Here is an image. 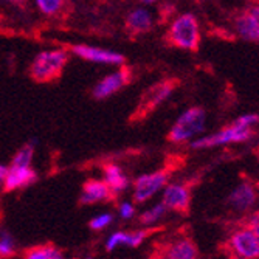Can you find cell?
<instances>
[{
  "mask_svg": "<svg viewBox=\"0 0 259 259\" xmlns=\"http://www.w3.org/2000/svg\"><path fill=\"white\" fill-rule=\"evenodd\" d=\"M67 59L68 56L64 50L40 52L31 64L30 75L37 82H50L62 73Z\"/></svg>",
  "mask_w": 259,
  "mask_h": 259,
  "instance_id": "cell-1",
  "label": "cell"
},
{
  "mask_svg": "<svg viewBox=\"0 0 259 259\" xmlns=\"http://www.w3.org/2000/svg\"><path fill=\"white\" fill-rule=\"evenodd\" d=\"M206 113L202 107H191L180 115V118L174 123L168 138L172 143H185L193 140L205 129Z\"/></svg>",
  "mask_w": 259,
  "mask_h": 259,
  "instance_id": "cell-2",
  "label": "cell"
},
{
  "mask_svg": "<svg viewBox=\"0 0 259 259\" xmlns=\"http://www.w3.org/2000/svg\"><path fill=\"white\" fill-rule=\"evenodd\" d=\"M169 39L174 45L183 50H197L200 42L199 23L190 13L177 17L169 30Z\"/></svg>",
  "mask_w": 259,
  "mask_h": 259,
  "instance_id": "cell-3",
  "label": "cell"
},
{
  "mask_svg": "<svg viewBox=\"0 0 259 259\" xmlns=\"http://www.w3.org/2000/svg\"><path fill=\"white\" fill-rule=\"evenodd\" d=\"M253 135L251 127H244L231 123L228 127L211 134L202 138H197L191 143L193 149H206V148H214V146H222V145H230V143H244V141L250 140Z\"/></svg>",
  "mask_w": 259,
  "mask_h": 259,
  "instance_id": "cell-4",
  "label": "cell"
},
{
  "mask_svg": "<svg viewBox=\"0 0 259 259\" xmlns=\"http://www.w3.org/2000/svg\"><path fill=\"white\" fill-rule=\"evenodd\" d=\"M169 179L168 171H155L152 174L140 176L134 183V199L138 203L149 200L158 190L166 185Z\"/></svg>",
  "mask_w": 259,
  "mask_h": 259,
  "instance_id": "cell-5",
  "label": "cell"
},
{
  "mask_svg": "<svg viewBox=\"0 0 259 259\" xmlns=\"http://www.w3.org/2000/svg\"><path fill=\"white\" fill-rule=\"evenodd\" d=\"M72 52L90 62L97 64H107V65H123L124 56L121 53H116L106 49H98V47H90V45H73Z\"/></svg>",
  "mask_w": 259,
  "mask_h": 259,
  "instance_id": "cell-6",
  "label": "cell"
},
{
  "mask_svg": "<svg viewBox=\"0 0 259 259\" xmlns=\"http://www.w3.org/2000/svg\"><path fill=\"white\" fill-rule=\"evenodd\" d=\"M231 247L234 251H236V254L241 257H245V259L257 257V254H259V233L251 228H245V230L234 233L231 238Z\"/></svg>",
  "mask_w": 259,
  "mask_h": 259,
  "instance_id": "cell-7",
  "label": "cell"
},
{
  "mask_svg": "<svg viewBox=\"0 0 259 259\" xmlns=\"http://www.w3.org/2000/svg\"><path fill=\"white\" fill-rule=\"evenodd\" d=\"M131 81V72L127 68H120L115 73H110L104 79H101L95 89H93V97L97 100H106L120 89H123Z\"/></svg>",
  "mask_w": 259,
  "mask_h": 259,
  "instance_id": "cell-8",
  "label": "cell"
},
{
  "mask_svg": "<svg viewBox=\"0 0 259 259\" xmlns=\"http://www.w3.org/2000/svg\"><path fill=\"white\" fill-rule=\"evenodd\" d=\"M174 85H176L174 81H164V82H158L152 89H149L143 95V98H141L137 115L141 113V116H145L146 113L154 110L160 103L168 100L169 95L172 93V90H174Z\"/></svg>",
  "mask_w": 259,
  "mask_h": 259,
  "instance_id": "cell-9",
  "label": "cell"
},
{
  "mask_svg": "<svg viewBox=\"0 0 259 259\" xmlns=\"http://www.w3.org/2000/svg\"><path fill=\"white\" fill-rule=\"evenodd\" d=\"M37 179L36 172L30 166H10L4 182L5 191H14L20 188L30 186Z\"/></svg>",
  "mask_w": 259,
  "mask_h": 259,
  "instance_id": "cell-10",
  "label": "cell"
},
{
  "mask_svg": "<svg viewBox=\"0 0 259 259\" xmlns=\"http://www.w3.org/2000/svg\"><path fill=\"white\" fill-rule=\"evenodd\" d=\"M238 34L248 42H257L259 39V10L254 7L236 19Z\"/></svg>",
  "mask_w": 259,
  "mask_h": 259,
  "instance_id": "cell-11",
  "label": "cell"
},
{
  "mask_svg": "<svg viewBox=\"0 0 259 259\" xmlns=\"http://www.w3.org/2000/svg\"><path fill=\"white\" fill-rule=\"evenodd\" d=\"M163 205L169 209L185 211L190 206V191L183 185H168L163 193Z\"/></svg>",
  "mask_w": 259,
  "mask_h": 259,
  "instance_id": "cell-12",
  "label": "cell"
},
{
  "mask_svg": "<svg viewBox=\"0 0 259 259\" xmlns=\"http://www.w3.org/2000/svg\"><path fill=\"white\" fill-rule=\"evenodd\" d=\"M254 202H256V191L253 185H250L248 182H244L239 186H236L233 193L228 196V205L238 211L250 209L254 205Z\"/></svg>",
  "mask_w": 259,
  "mask_h": 259,
  "instance_id": "cell-13",
  "label": "cell"
},
{
  "mask_svg": "<svg viewBox=\"0 0 259 259\" xmlns=\"http://www.w3.org/2000/svg\"><path fill=\"white\" fill-rule=\"evenodd\" d=\"M112 197V191L107 186L106 182L100 180H89L82 186V193H81V203L89 205V203H97L103 202Z\"/></svg>",
  "mask_w": 259,
  "mask_h": 259,
  "instance_id": "cell-14",
  "label": "cell"
},
{
  "mask_svg": "<svg viewBox=\"0 0 259 259\" xmlns=\"http://www.w3.org/2000/svg\"><path fill=\"white\" fill-rule=\"evenodd\" d=\"M104 182L107 183L112 193H121L129 186V179L124 176L123 169L113 163H109L104 166Z\"/></svg>",
  "mask_w": 259,
  "mask_h": 259,
  "instance_id": "cell-15",
  "label": "cell"
},
{
  "mask_svg": "<svg viewBox=\"0 0 259 259\" xmlns=\"http://www.w3.org/2000/svg\"><path fill=\"white\" fill-rule=\"evenodd\" d=\"M126 25L134 33H146L152 28V16L145 8H137L127 14Z\"/></svg>",
  "mask_w": 259,
  "mask_h": 259,
  "instance_id": "cell-16",
  "label": "cell"
},
{
  "mask_svg": "<svg viewBox=\"0 0 259 259\" xmlns=\"http://www.w3.org/2000/svg\"><path fill=\"white\" fill-rule=\"evenodd\" d=\"M197 256H199L197 247L188 239L176 242L172 247H169L166 253V257L171 259H196Z\"/></svg>",
  "mask_w": 259,
  "mask_h": 259,
  "instance_id": "cell-17",
  "label": "cell"
},
{
  "mask_svg": "<svg viewBox=\"0 0 259 259\" xmlns=\"http://www.w3.org/2000/svg\"><path fill=\"white\" fill-rule=\"evenodd\" d=\"M25 256L28 259H62L64 253L55 245H40V247L27 250Z\"/></svg>",
  "mask_w": 259,
  "mask_h": 259,
  "instance_id": "cell-18",
  "label": "cell"
},
{
  "mask_svg": "<svg viewBox=\"0 0 259 259\" xmlns=\"http://www.w3.org/2000/svg\"><path fill=\"white\" fill-rule=\"evenodd\" d=\"M33 154H34V143L22 146L16 152V155L11 161V166H30L31 160H33Z\"/></svg>",
  "mask_w": 259,
  "mask_h": 259,
  "instance_id": "cell-19",
  "label": "cell"
},
{
  "mask_svg": "<svg viewBox=\"0 0 259 259\" xmlns=\"http://www.w3.org/2000/svg\"><path fill=\"white\" fill-rule=\"evenodd\" d=\"M65 0H36V5L45 16H55L64 8Z\"/></svg>",
  "mask_w": 259,
  "mask_h": 259,
  "instance_id": "cell-20",
  "label": "cell"
},
{
  "mask_svg": "<svg viewBox=\"0 0 259 259\" xmlns=\"http://www.w3.org/2000/svg\"><path fill=\"white\" fill-rule=\"evenodd\" d=\"M166 206H164L163 203H158L155 206H152L151 209L145 211L143 216H141V224L143 225H152L155 224L160 218H163V214L166 213Z\"/></svg>",
  "mask_w": 259,
  "mask_h": 259,
  "instance_id": "cell-21",
  "label": "cell"
},
{
  "mask_svg": "<svg viewBox=\"0 0 259 259\" xmlns=\"http://www.w3.org/2000/svg\"><path fill=\"white\" fill-rule=\"evenodd\" d=\"M14 253V239L10 233H0V256H10Z\"/></svg>",
  "mask_w": 259,
  "mask_h": 259,
  "instance_id": "cell-22",
  "label": "cell"
},
{
  "mask_svg": "<svg viewBox=\"0 0 259 259\" xmlns=\"http://www.w3.org/2000/svg\"><path fill=\"white\" fill-rule=\"evenodd\" d=\"M120 245H127V233H123V231L113 233L106 242V250L112 251V250H115L116 247H120Z\"/></svg>",
  "mask_w": 259,
  "mask_h": 259,
  "instance_id": "cell-23",
  "label": "cell"
},
{
  "mask_svg": "<svg viewBox=\"0 0 259 259\" xmlns=\"http://www.w3.org/2000/svg\"><path fill=\"white\" fill-rule=\"evenodd\" d=\"M112 221H113L112 214L106 213V214H101V216H98V218H95V219H92L89 225H90L92 230H103V228H106L107 225H110Z\"/></svg>",
  "mask_w": 259,
  "mask_h": 259,
  "instance_id": "cell-24",
  "label": "cell"
},
{
  "mask_svg": "<svg viewBox=\"0 0 259 259\" xmlns=\"http://www.w3.org/2000/svg\"><path fill=\"white\" fill-rule=\"evenodd\" d=\"M148 236V231L146 230H141V231H135V233H127V245L135 248L138 247L141 242L145 241V238Z\"/></svg>",
  "mask_w": 259,
  "mask_h": 259,
  "instance_id": "cell-25",
  "label": "cell"
},
{
  "mask_svg": "<svg viewBox=\"0 0 259 259\" xmlns=\"http://www.w3.org/2000/svg\"><path fill=\"white\" fill-rule=\"evenodd\" d=\"M233 123L238 124V126H244V127H253L257 124V115L256 113H247V115L239 116V118L234 120Z\"/></svg>",
  "mask_w": 259,
  "mask_h": 259,
  "instance_id": "cell-26",
  "label": "cell"
},
{
  "mask_svg": "<svg viewBox=\"0 0 259 259\" xmlns=\"http://www.w3.org/2000/svg\"><path fill=\"white\" fill-rule=\"evenodd\" d=\"M134 214H135V208H134V205H131L129 202H124V203L120 206V216H121L123 219H131V218H134Z\"/></svg>",
  "mask_w": 259,
  "mask_h": 259,
  "instance_id": "cell-27",
  "label": "cell"
},
{
  "mask_svg": "<svg viewBox=\"0 0 259 259\" xmlns=\"http://www.w3.org/2000/svg\"><path fill=\"white\" fill-rule=\"evenodd\" d=\"M7 171H8V168L5 166V164H0V186H2V185H4V182H5Z\"/></svg>",
  "mask_w": 259,
  "mask_h": 259,
  "instance_id": "cell-28",
  "label": "cell"
},
{
  "mask_svg": "<svg viewBox=\"0 0 259 259\" xmlns=\"http://www.w3.org/2000/svg\"><path fill=\"white\" fill-rule=\"evenodd\" d=\"M157 0H141V4H145V5H151V4H155Z\"/></svg>",
  "mask_w": 259,
  "mask_h": 259,
  "instance_id": "cell-29",
  "label": "cell"
},
{
  "mask_svg": "<svg viewBox=\"0 0 259 259\" xmlns=\"http://www.w3.org/2000/svg\"><path fill=\"white\" fill-rule=\"evenodd\" d=\"M8 2H11V4H19V2H23V0H8Z\"/></svg>",
  "mask_w": 259,
  "mask_h": 259,
  "instance_id": "cell-30",
  "label": "cell"
}]
</instances>
